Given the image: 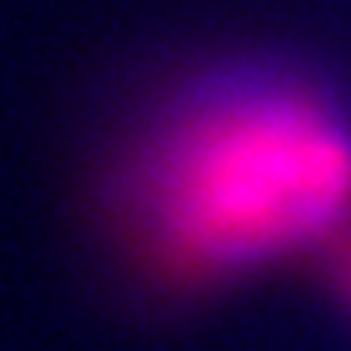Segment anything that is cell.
<instances>
[{
  "instance_id": "2",
  "label": "cell",
  "mask_w": 351,
  "mask_h": 351,
  "mask_svg": "<svg viewBox=\"0 0 351 351\" xmlns=\"http://www.w3.org/2000/svg\"><path fill=\"white\" fill-rule=\"evenodd\" d=\"M319 254L326 258L330 273H333V283H337L341 291H344V298L351 301V226H344Z\"/></svg>"
},
{
  "instance_id": "1",
  "label": "cell",
  "mask_w": 351,
  "mask_h": 351,
  "mask_svg": "<svg viewBox=\"0 0 351 351\" xmlns=\"http://www.w3.org/2000/svg\"><path fill=\"white\" fill-rule=\"evenodd\" d=\"M119 222L136 262L172 287L323 251L351 226V130L298 86L208 93L133 158Z\"/></svg>"
}]
</instances>
